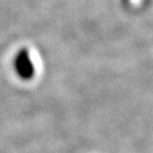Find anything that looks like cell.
<instances>
[{
  "instance_id": "cell-1",
  "label": "cell",
  "mask_w": 153,
  "mask_h": 153,
  "mask_svg": "<svg viewBox=\"0 0 153 153\" xmlns=\"http://www.w3.org/2000/svg\"><path fill=\"white\" fill-rule=\"evenodd\" d=\"M16 69H17V72L19 74V76L22 79L29 80L33 77V74H34L33 64L30 63L28 54L25 52L19 53V56L16 60Z\"/></svg>"
}]
</instances>
